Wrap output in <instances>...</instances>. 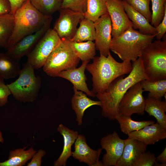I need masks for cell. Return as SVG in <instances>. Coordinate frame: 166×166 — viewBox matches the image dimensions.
Segmentation results:
<instances>
[{
    "label": "cell",
    "instance_id": "cell-42",
    "mask_svg": "<svg viewBox=\"0 0 166 166\" xmlns=\"http://www.w3.org/2000/svg\"></svg>",
    "mask_w": 166,
    "mask_h": 166
},
{
    "label": "cell",
    "instance_id": "cell-27",
    "mask_svg": "<svg viewBox=\"0 0 166 166\" xmlns=\"http://www.w3.org/2000/svg\"><path fill=\"white\" fill-rule=\"evenodd\" d=\"M14 14L10 13L0 15V46L6 48L14 27Z\"/></svg>",
    "mask_w": 166,
    "mask_h": 166
},
{
    "label": "cell",
    "instance_id": "cell-8",
    "mask_svg": "<svg viewBox=\"0 0 166 166\" xmlns=\"http://www.w3.org/2000/svg\"><path fill=\"white\" fill-rule=\"evenodd\" d=\"M61 41L56 32L53 29L49 28L27 55V62L32 65L35 69L42 67Z\"/></svg>",
    "mask_w": 166,
    "mask_h": 166
},
{
    "label": "cell",
    "instance_id": "cell-18",
    "mask_svg": "<svg viewBox=\"0 0 166 166\" xmlns=\"http://www.w3.org/2000/svg\"><path fill=\"white\" fill-rule=\"evenodd\" d=\"M147 146L143 142L128 137L125 140L123 152L117 166H133L141 154L146 151Z\"/></svg>",
    "mask_w": 166,
    "mask_h": 166
},
{
    "label": "cell",
    "instance_id": "cell-16",
    "mask_svg": "<svg viewBox=\"0 0 166 166\" xmlns=\"http://www.w3.org/2000/svg\"><path fill=\"white\" fill-rule=\"evenodd\" d=\"M90 61H83L81 66L78 68L62 71L57 74V77L68 80L73 85V88L85 93L89 96L95 97V94L88 89L86 82V77L85 74L86 65Z\"/></svg>",
    "mask_w": 166,
    "mask_h": 166
},
{
    "label": "cell",
    "instance_id": "cell-5",
    "mask_svg": "<svg viewBox=\"0 0 166 166\" xmlns=\"http://www.w3.org/2000/svg\"><path fill=\"white\" fill-rule=\"evenodd\" d=\"M34 68L28 62L21 69L19 77L15 81L7 84L14 98L24 102H32L38 96L42 85V79L36 76Z\"/></svg>",
    "mask_w": 166,
    "mask_h": 166
},
{
    "label": "cell",
    "instance_id": "cell-37",
    "mask_svg": "<svg viewBox=\"0 0 166 166\" xmlns=\"http://www.w3.org/2000/svg\"><path fill=\"white\" fill-rule=\"evenodd\" d=\"M46 154L45 152L43 149L39 150L36 152L31 158L30 162L27 164V166H40L42 162V157Z\"/></svg>",
    "mask_w": 166,
    "mask_h": 166
},
{
    "label": "cell",
    "instance_id": "cell-13",
    "mask_svg": "<svg viewBox=\"0 0 166 166\" xmlns=\"http://www.w3.org/2000/svg\"><path fill=\"white\" fill-rule=\"evenodd\" d=\"M95 30V44L100 55L107 57L110 51L112 39V23L108 13L102 15L94 22Z\"/></svg>",
    "mask_w": 166,
    "mask_h": 166
},
{
    "label": "cell",
    "instance_id": "cell-9",
    "mask_svg": "<svg viewBox=\"0 0 166 166\" xmlns=\"http://www.w3.org/2000/svg\"><path fill=\"white\" fill-rule=\"evenodd\" d=\"M140 82L131 87L120 102L119 114L131 117L134 113L143 115L144 113L145 99Z\"/></svg>",
    "mask_w": 166,
    "mask_h": 166
},
{
    "label": "cell",
    "instance_id": "cell-41",
    "mask_svg": "<svg viewBox=\"0 0 166 166\" xmlns=\"http://www.w3.org/2000/svg\"><path fill=\"white\" fill-rule=\"evenodd\" d=\"M156 162L166 164V147L163 152L159 155L156 159Z\"/></svg>",
    "mask_w": 166,
    "mask_h": 166
},
{
    "label": "cell",
    "instance_id": "cell-32",
    "mask_svg": "<svg viewBox=\"0 0 166 166\" xmlns=\"http://www.w3.org/2000/svg\"><path fill=\"white\" fill-rule=\"evenodd\" d=\"M152 19L150 24L156 27L161 21L166 11V0H151Z\"/></svg>",
    "mask_w": 166,
    "mask_h": 166
},
{
    "label": "cell",
    "instance_id": "cell-23",
    "mask_svg": "<svg viewBox=\"0 0 166 166\" xmlns=\"http://www.w3.org/2000/svg\"><path fill=\"white\" fill-rule=\"evenodd\" d=\"M20 61L16 60L6 53H0V77L4 79L15 78L21 70Z\"/></svg>",
    "mask_w": 166,
    "mask_h": 166
},
{
    "label": "cell",
    "instance_id": "cell-10",
    "mask_svg": "<svg viewBox=\"0 0 166 166\" xmlns=\"http://www.w3.org/2000/svg\"><path fill=\"white\" fill-rule=\"evenodd\" d=\"M59 17L53 29L61 39L70 41L74 36L77 26L84 17V14L68 8H61Z\"/></svg>",
    "mask_w": 166,
    "mask_h": 166
},
{
    "label": "cell",
    "instance_id": "cell-26",
    "mask_svg": "<svg viewBox=\"0 0 166 166\" xmlns=\"http://www.w3.org/2000/svg\"><path fill=\"white\" fill-rule=\"evenodd\" d=\"M69 42L75 54L82 61H90L95 56L96 49L93 41L77 42L69 41Z\"/></svg>",
    "mask_w": 166,
    "mask_h": 166
},
{
    "label": "cell",
    "instance_id": "cell-25",
    "mask_svg": "<svg viewBox=\"0 0 166 166\" xmlns=\"http://www.w3.org/2000/svg\"><path fill=\"white\" fill-rule=\"evenodd\" d=\"M80 26L70 41L81 42L95 40V30L93 22L84 18L81 21Z\"/></svg>",
    "mask_w": 166,
    "mask_h": 166
},
{
    "label": "cell",
    "instance_id": "cell-19",
    "mask_svg": "<svg viewBox=\"0 0 166 166\" xmlns=\"http://www.w3.org/2000/svg\"><path fill=\"white\" fill-rule=\"evenodd\" d=\"M57 131L63 136L64 145L62 152L58 159L54 161L53 166H65L68 159L72 156V146L77 138L78 132L62 124L58 125Z\"/></svg>",
    "mask_w": 166,
    "mask_h": 166
},
{
    "label": "cell",
    "instance_id": "cell-15",
    "mask_svg": "<svg viewBox=\"0 0 166 166\" xmlns=\"http://www.w3.org/2000/svg\"><path fill=\"white\" fill-rule=\"evenodd\" d=\"M102 149H92L87 144L85 136L78 134L74 143V151L72 152V156L80 163H86L90 166H104L103 163L99 161Z\"/></svg>",
    "mask_w": 166,
    "mask_h": 166
},
{
    "label": "cell",
    "instance_id": "cell-29",
    "mask_svg": "<svg viewBox=\"0 0 166 166\" xmlns=\"http://www.w3.org/2000/svg\"><path fill=\"white\" fill-rule=\"evenodd\" d=\"M115 120L118 122L121 131L128 135L130 133L142 129L145 126L154 123L152 121H137L132 120L131 117L119 114Z\"/></svg>",
    "mask_w": 166,
    "mask_h": 166
},
{
    "label": "cell",
    "instance_id": "cell-6",
    "mask_svg": "<svg viewBox=\"0 0 166 166\" xmlns=\"http://www.w3.org/2000/svg\"><path fill=\"white\" fill-rule=\"evenodd\" d=\"M149 80L166 79V40H156L142 51L140 57Z\"/></svg>",
    "mask_w": 166,
    "mask_h": 166
},
{
    "label": "cell",
    "instance_id": "cell-2",
    "mask_svg": "<svg viewBox=\"0 0 166 166\" xmlns=\"http://www.w3.org/2000/svg\"><path fill=\"white\" fill-rule=\"evenodd\" d=\"M93 63L88 64L86 69L92 75V92L95 94L103 92L118 77L129 74L132 69L131 61H116L110 51L107 57L95 56Z\"/></svg>",
    "mask_w": 166,
    "mask_h": 166
},
{
    "label": "cell",
    "instance_id": "cell-38",
    "mask_svg": "<svg viewBox=\"0 0 166 166\" xmlns=\"http://www.w3.org/2000/svg\"><path fill=\"white\" fill-rule=\"evenodd\" d=\"M155 28L157 32L156 37L157 40H160L166 32V11L162 20Z\"/></svg>",
    "mask_w": 166,
    "mask_h": 166
},
{
    "label": "cell",
    "instance_id": "cell-30",
    "mask_svg": "<svg viewBox=\"0 0 166 166\" xmlns=\"http://www.w3.org/2000/svg\"><path fill=\"white\" fill-rule=\"evenodd\" d=\"M108 0H87L84 17L93 22L103 15L108 13L106 3Z\"/></svg>",
    "mask_w": 166,
    "mask_h": 166
},
{
    "label": "cell",
    "instance_id": "cell-34",
    "mask_svg": "<svg viewBox=\"0 0 166 166\" xmlns=\"http://www.w3.org/2000/svg\"><path fill=\"white\" fill-rule=\"evenodd\" d=\"M87 2V0H63L61 8H68L84 14Z\"/></svg>",
    "mask_w": 166,
    "mask_h": 166
},
{
    "label": "cell",
    "instance_id": "cell-11",
    "mask_svg": "<svg viewBox=\"0 0 166 166\" xmlns=\"http://www.w3.org/2000/svg\"><path fill=\"white\" fill-rule=\"evenodd\" d=\"M106 5L111 21L112 38L119 36L132 27V23L124 10L122 0H108Z\"/></svg>",
    "mask_w": 166,
    "mask_h": 166
},
{
    "label": "cell",
    "instance_id": "cell-20",
    "mask_svg": "<svg viewBox=\"0 0 166 166\" xmlns=\"http://www.w3.org/2000/svg\"><path fill=\"white\" fill-rule=\"evenodd\" d=\"M122 2L124 10L132 22L134 29L138 30L143 34L156 35L157 32L155 28L150 24L144 16L125 1L122 0Z\"/></svg>",
    "mask_w": 166,
    "mask_h": 166
},
{
    "label": "cell",
    "instance_id": "cell-14",
    "mask_svg": "<svg viewBox=\"0 0 166 166\" xmlns=\"http://www.w3.org/2000/svg\"><path fill=\"white\" fill-rule=\"evenodd\" d=\"M52 20L46 23L36 32L24 37L14 46L7 50L6 53L13 59L20 61L34 48L46 31L49 28Z\"/></svg>",
    "mask_w": 166,
    "mask_h": 166
},
{
    "label": "cell",
    "instance_id": "cell-7",
    "mask_svg": "<svg viewBox=\"0 0 166 166\" xmlns=\"http://www.w3.org/2000/svg\"><path fill=\"white\" fill-rule=\"evenodd\" d=\"M80 60L73 51L69 41L61 39L48 57L43 69L47 75L56 77L62 71L76 68Z\"/></svg>",
    "mask_w": 166,
    "mask_h": 166
},
{
    "label": "cell",
    "instance_id": "cell-21",
    "mask_svg": "<svg viewBox=\"0 0 166 166\" xmlns=\"http://www.w3.org/2000/svg\"><path fill=\"white\" fill-rule=\"evenodd\" d=\"M74 93L71 100L72 109L76 115V121L79 125H81L85 111L89 107L97 105L101 106L99 101L93 100L88 97L83 92L73 88Z\"/></svg>",
    "mask_w": 166,
    "mask_h": 166
},
{
    "label": "cell",
    "instance_id": "cell-33",
    "mask_svg": "<svg viewBox=\"0 0 166 166\" xmlns=\"http://www.w3.org/2000/svg\"><path fill=\"white\" fill-rule=\"evenodd\" d=\"M125 1L133 8L142 14L150 23L152 13L150 10L151 0H123Z\"/></svg>",
    "mask_w": 166,
    "mask_h": 166
},
{
    "label": "cell",
    "instance_id": "cell-35",
    "mask_svg": "<svg viewBox=\"0 0 166 166\" xmlns=\"http://www.w3.org/2000/svg\"><path fill=\"white\" fill-rule=\"evenodd\" d=\"M156 157L154 154L144 152L140 155L133 166H152L155 163Z\"/></svg>",
    "mask_w": 166,
    "mask_h": 166
},
{
    "label": "cell",
    "instance_id": "cell-1",
    "mask_svg": "<svg viewBox=\"0 0 166 166\" xmlns=\"http://www.w3.org/2000/svg\"><path fill=\"white\" fill-rule=\"evenodd\" d=\"M132 69L128 75L124 78L120 76L114 80L104 92L95 94L101 102V115L105 117L113 120L119 114L120 102L129 89L141 81L149 79L144 69L140 57L132 61Z\"/></svg>",
    "mask_w": 166,
    "mask_h": 166
},
{
    "label": "cell",
    "instance_id": "cell-31",
    "mask_svg": "<svg viewBox=\"0 0 166 166\" xmlns=\"http://www.w3.org/2000/svg\"><path fill=\"white\" fill-rule=\"evenodd\" d=\"M32 4L42 14L48 16L59 10L63 0H30Z\"/></svg>",
    "mask_w": 166,
    "mask_h": 166
},
{
    "label": "cell",
    "instance_id": "cell-28",
    "mask_svg": "<svg viewBox=\"0 0 166 166\" xmlns=\"http://www.w3.org/2000/svg\"><path fill=\"white\" fill-rule=\"evenodd\" d=\"M140 82L143 91L149 92L148 97L161 100L166 95V79L156 81L145 79Z\"/></svg>",
    "mask_w": 166,
    "mask_h": 166
},
{
    "label": "cell",
    "instance_id": "cell-12",
    "mask_svg": "<svg viewBox=\"0 0 166 166\" xmlns=\"http://www.w3.org/2000/svg\"><path fill=\"white\" fill-rule=\"evenodd\" d=\"M124 144L125 140L121 139L115 131L101 138V145L106 151L102 158L104 166H117L123 152Z\"/></svg>",
    "mask_w": 166,
    "mask_h": 166
},
{
    "label": "cell",
    "instance_id": "cell-4",
    "mask_svg": "<svg viewBox=\"0 0 166 166\" xmlns=\"http://www.w3.org/2000/svg\"><path fill=\"white\" fill-rule=\"evenodd\" d=\"M156 36L143 34L132 27L119 36L112 38L110 50L123 61H133L140 56L142 51Z\"/></svg>",
    "mask_w": 166,
    "mask_h": 166
},
{
    "label": "cell",
    "instance_id": "cell-36",
    "mask_svg": "<svg viewBox=\"0 0 166 166\" xmlns=\"http://www.w3.org/2000/svg\"><path fill=\"white\" fill-rule=\"evenodd\" d=\"M11 94L4 79L0 77V107L5 105L8 102L9 96Z\"/></svg>",
    "mask_w": 166,
    "mask_h": 166
},
{
    "label": "cell",
    "instance_id": "cell-3",
    "mask_svg": "<svg viewBox=\"0 0 166 166\" xmlns=\"http://www.w3.org/2000/svg\"><path fill=\"white\" fill-rule=\"evenodd\" d=\"M14 15V27L6 48L7 50L24 37L38 30L52 19L51 16L45 15L38 11L30 0H26Z\"/></svg>",
    "mask_w": 166,
    "mask_h": 166
},
{
    "label": "cell",
    "instance_id": "cell-40",
    "mask_svg": "<svg viewBox=\"0 0 166 166\" xmlns=\"http://www.w3.org/2000/svg\"><path fill=\"white\" fill-rule=\"evenodd\" d=\"M11 6L10 13L14 14L16 10L20 7L26 0H8Z\"/></svg>",
    "mask_w": 166,
    "mask_h": 166
},
{
    "label": "cell",
    "instance_id": "cell-17",
    "mask_svg": "<svg viewBox=\"0 0 166 166\" xmlns=\"http://www.w3.org/2000/svg\"><path fill=\"white\" fill-rule=\"evenodd\" d=\"M128 137L137 140L147 146L152 145L166 138V128L157 122L133 132Z\"/></svg>",
    "mask_w": 166,
    "mask_h": 166
},
{
    "label": "cell",
    "instance_id": "cell-39",
    "mask_svg": "<svg viewBox=\"0 0 166 166\" xmlns=\"http://www.w3.org/2000/svg\"><path fill=\"white\" fill-rule=\"evenodd\" d=\"M11 6L8 0H0V15L10 13Z\"/></svg>",
    "mask_w": 166,
    "mask_h": 166
},
{
    "label": "cell",
    "instance_id": "cell-24",
    "mask_svg": "<svg viewBox=\"0 0 166 166\" xmlns=\"http://www.w3.org/2000/svg\"><path fill=\"white\" fill-rule=\"evenodd\" d=\"M25 147L11 151L8 159L3 162H0V166H22L25 165L27 161L32 158L37 152L31 147L25 150Z\"/></svg>",
    "mask_w": 166,
    "mask_h": 166
},
{
    "label": "cell",
    "instance_id": "cell-22",
    "mask_svg": "<svg viewBox=\"0 0 166 166\" xmlns=\"http://www.w3.org/2000/svg\"><path fill=\"white\" fill-rule=\"evenodd\" d=\"M144 111L149 116L154 117L157 123L166 128V100L162 101L148 96L145 99Z\"/></svg>",
    "mask_w": 166,
    "mask_h": 166
}]
</instances>
